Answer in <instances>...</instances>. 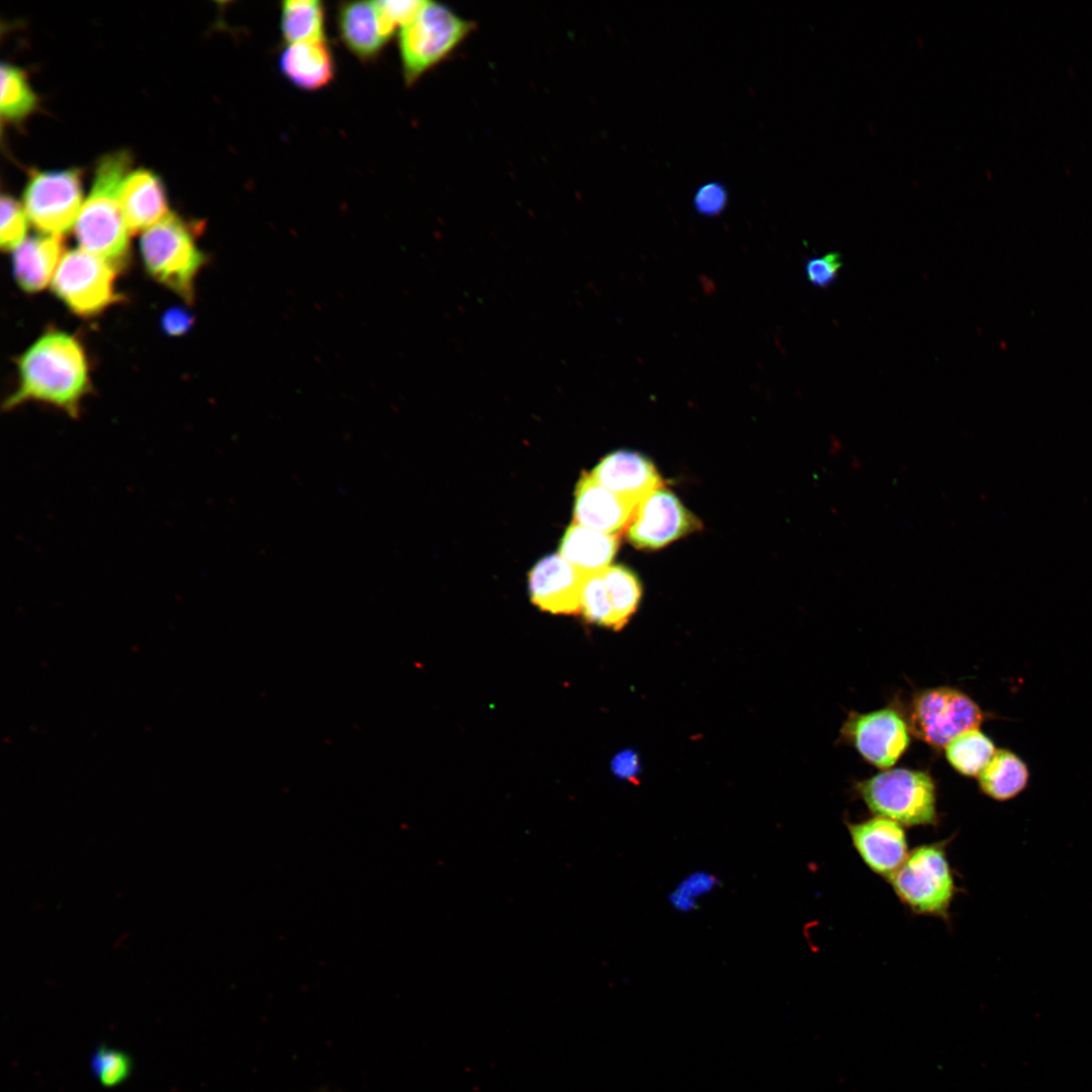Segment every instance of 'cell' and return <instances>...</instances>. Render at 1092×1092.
I'll return each mask as SVG.
<instances>
[{"label": "cell", "mask_w": 1092, "mask_h": 1092, "mask_svg": "<svg viewBox=\"0 0 1092 1092\" xmlns=\"http://www.w3.org/2000/svg\"><path fill=\"white\" fill-rule=\"evenodd\" d=\"M18 383L3 403L9 411L28 401L51 404L77 418L91 390L85 351L74 336L48 331L16 360Z\"/></svg>", "instance_id": "1"}, {"label": "cell", "mask_w": 1092, "mask_h": 1092, "mask_svg": "<svg viewBox=\"0 0 1092 1092\" xmlns=\"http://www.w3.org/2000/svg\"><path fill=\"white\" fill-rule=\"evenodd\" d=\"M130 165V154L123 150L99 160L89 196L75 222L80 249L101 258L117 271L127 266L130 253V233L119 203L120 185Z\"/></svg>", "instance_id": "2"}, {"label": "cell", "mask_w": 1092, "mask_h": 1092, "mask_svg": "<svg viewBox=\"0 0 1092 1092\" xmlns=\"http://www.w3.org/2000/svg\"><path fill=\"white\" fill-rule=\"evenodd\" d=\"M195 229L170 212L140 240L147 272L187 303L193 302L196 277L208 260L196 244Z\"/></svg>", "instance_id": "3"}, {"label": "cell", "mask_w": 1092, "mask_h": 1092, "mask_svg": "<svg viewBox=\"0 0 1092 1092\" xmlns=\"http://www.w3.org/2000/svg\"><path fill=\"white\" fill-rule=\"evenodd\" d=\"M948 841L916 846L887 880L900 902L915 915L949 920L950 906L961 889L948 859Z\"/></svg>", "instance_id": "4"}, {"label": "cell", "mask_w": 1092, "mask_h": 1092, "mask_svg": "<svg viewBox=\"0 0 1092 1092\" xmlns=\"http://www.w3.org/2000/svg\"><path fill=\"white\" fill-rule=\"evenodd\" d=\"M855 790L875 816L902 826H936V788L922 770L894 768L857 782Z\"/></svg>", "instance_id": "5"}, {"label": "cell", "mask_w": 1092, "mask_h": 1092, "mask_svg": "<svg viewBox=\"0 0 1092 1092\" xmlns=\"http://www.w3.org/2000/svg\"><path fill=\"white\" fill-rule=\"evenodd\" d=\"M472 24L448 7L426 1L419 14L400 28L399 53L404 81L413 84L449 56L468 35Z\"/></svg>", "instance_id": "6"}, {"label": "cell", "mask_w": 1092, "mask_h": 1092, "mask_svg": "<svg viewBox=\"0 0 1092 1092\" xmlns=\"http://www.w3.org/2000/svg\"><path fill=\"white\" fill-rule=\"evenodd\" d=\"M116 269L82 249L64 254L52 280L56 296L75 314L92 317L119 300Z\"/></svg>", "instance_id": "7"}, {"label": "cell", "mask_w": 1092, "mask_h": 1092, "mask_svg": "<svg viewBox=\"0 0 1092 1092\" xmlns=\"http://www.w3.org/2000/svg\"><path fill=\"white\" fill-rule=\"evenodd\" d=\"M985 716L963 692L940 687L918 693L909 707V730L927 744L941 748L959 734L978 728Z\"/></svg>", "instance_id": "8"}, {"label": "cell", "mask_w": 1092, "mask_h": 1092, "mask_svg": "<svg viewBox=\"0 0 1092 1092\" xmlns=\"http://www.w3.org/2000/svg\"><path fill=\"white\" fill-rule=\"evenodd\" d=\"M82 203L79 169L31 171L23 191L29 221L44 235L62 236L75 225Z\"/></svg>", "instance_id": "9"}, {"label": "cell", "mask_w": 1092, "mask_h": 1092, "mask_svg": "<svg viewBox=\"0 0 1092 1092\" xmlns=\"http://www.w3.org/2000/svg\"><path fill=\"white\" fill-rule=\"evenodd\" d=\"M909 731L901 714L888 707L867 714L850 713L841 735L867 761L888 769L906 751Z\"/></svg>", "instance_id": "10"}, {"label": "cell", "mask_w": 1092, "mask_h": 1092, "mask_svg": "<svg viewBox=\"0 0 1092 1092\" xmlns=\"http://www.w3.org/2000/svg\"><path fill=\"white\" fill-rule=\"evenodd\" d=\"M697 519L662 487L643 498L628 525V538L639 548L657 549L694 531Z\"/></svg>", "instance_id": "11"}, {"label": "cell", "mask_w": 1092, "mask_h": 1092, "mask_svg": "<svg viewBox=\"0 0 1092 1092\" xmlns=\"http://www.w3.org/2000/svg\"><path fill=\"white\" fill-rule=\"evenodd\" d=\"M851 843L876 875L886 881L899 869L909 853L904 826L881 816L845 823Z\"/></svg>", "instance_id": "12"}, {"label": "cell", "mask_w": 1092, "mask_h": 1092, "mask_svg": "<svg viewBox=\"0 0 1092 1092\" xmlns=\"http://www.w3.org/2000/svg\"><path fill=\"white\" fill-rule=\"evenodd\" d=\"M585 574L559 553L539 560L529 572L533 603L552 614L580 612V592Z\"/></svg>", "instance_id": "13"}, {"label": "cell", "mask_w": 1092, "mask_h": 1092, "mask_svg": "<svg viewBox=\"0 0 1092 1092\" xmlns=\"http://www.w3.org/2000/svg\"><path fill=\"white\" fill-rule=\"evenodd\" d=\"M589 474L604 487L636 505L662 487L653 464L644 456L629 451L607 455Z\"/></svg>", "instance_id": "14"}, {"label": "cell", "mask_w": 1092, "mask_h": 1092, "mask_svg": "<svg viewBox=\"0 0 1092 1092\" xmlns=\"http://www.w3.org/2000/svg\"><path fill=\"white\" fill-rule=\"evenodd\" d=\"M637 507L598 483L589 473L583 472L575 488L573 522L617 535L629 525Z\"/></svg>", "instance_id": "15"}, {"label": "cell", "mask_w": 1092, "mask_h": 1092, "mask_svg": "<svg viewBox=\"0 0 1092 1092\" xmlns=\"http://www.w3.org/2000/svg\"><path fill=\"white\" fill-rule=\"evenodd\" d=\"M119 203L130 234L145 232L170 212L164 185L147 169L129 172L119 189Z\"/></svg>", "instance_id": "16"}, {"label": "cell", "mask_w": 1092, "mask_h": 1092, "mask_svg": "<svg viewBox=\"0 0 1092 1092\" xmlns=\"http://www.w3.org/2000/svg\"><path fill=\"white\" fill-rule=\"evenodd\" d=\"M63 242L62 236L42 234L25 239L13 250V275L23 291L38 292L53 280L64 256Z\"/></svg>", "instance_id": "17"}, {"label": "cell", "mask_w": 1092, "mask_h": 1092, "mask_svg": "<svg viewBox=\"0 0 1092 1092\" xmlns=\"http://www.w3.org/2000/svg\"><path fill=\"white\" fill-rule=\"evenodd\" d=\"M279 67L289 81L304 90L326 86L335 71L325 38L289 43L280 56Z\"/></svg>", "instance_id": "18"}, {"label": "cell", "mask_w": 1092, "mask_h": 1092, "mask_svg": "<svg viewBox=\"0 0 1092 1092\" xmlns=\"http://www.w3.org/2000/svg\"><path fill=\"white\" fill-rule=\"evenodd\" d=\"M617 535L599 532L573 522L566 529L559 554L585 575L610 567L618 549Z\"/></svg>", "instance_id": "19"}, {"label": "cell", "mask_w": 1092, "mask_h": 1092, "mask_svg": "<svg viewBox=\"0 0 1092 1092\" xmlns=\"http://www.w3.org/2000/svg\"><path fill=\"white\" fill-rule=\"evenodd\" d=\"M340 36L359 59L376 57L388 40L380 26L375 1L344 3L338 14Z\"/></svg>", "instance_id": "20"}, {"label": "cell", "mask_w": 1092, "mask_h": 1092, "mask_svg": "<svg viewBox=\"0 0 1092 1092\" xmlns=\"http://www.w3.org/2000/svg\"><path fill=\"white\" fill-rule=\"evenodd\" d=\"M978 777L984 794L997 801H1006L1024 790L1029 771L1015 753L997 749Z\"/></svg>", "instance_id": "21"}, {"label": "cell", "mask_w": 1092, "mask_h": 1092, "mask_svg": "<svg viewBox=\"0 0 1092 1092\" xmlns=\"http://www.w3.org/2000/svg\"><path fill=\"white\" fill-rule=\"evenodd\" d=\"M281 31L288 43L324 39L325 7L318 0H289L282 3Z\"/></svg>", "instance_id": "22"}, {"label": "cell", "mask_w": 1092, "mask_h": 1092, "mask_svg": "<svg viewBox=\"0 0 1092 1092\" xmlns=\"http://www.w3.org/2000/svg\"><path fill=\"white\" fill-rule=\"evenodd\" d=\"M995 751L992 740L978 728L959 734L945 746L948 762L966 777H978Z\"/></svg>", "instance_id": "23"}, {"label": "cell", "mask_w": 1092, "mask_h": 1092, "mask_svg": "<svg viewBox=\"0 0 1092 1092\" xmlns=\"http://www.w3.org/2000/svg\"><path fill=\"white\" fill-rule=\"evenodd\" d=\"M37 98L25 73L11 64L1 65V115L8 121H20L33 111Z\"/></svg>", "instance_id": "24"}, {"label": "cell", "mask_w": 1092, "mask_h": 1092, "mask_svg": "<svg viewBox=\"0 0 1092 1092\" xmlns=\"http://www.w3.org/2000/svg\"><path fill=\"white\" fill-rule=\"evenodd\" d=\"M603 575L615 615L616 629H620L638 606L640 584L629 569L619 565L608 567Z\"/></svg>", "instance_id": "25"}, {"label": "cell", "mask_w": 1092, "mask_h": 1092, "mask_svg": "<svg viewBox=\"0 0 1092 1092\" xmlns=\"http://www.w3.org/2000/svg\"><path fill=\"white\" fill-rule=\"evenodd\" d=\"M89 1065L99 1084L107 1088L124 1083L133 1070V1060L128 1053L106 1043L94 1050Z\"/></svg>", "instance_id": "26"}, {"label": "cell", "mask_w": 1092, "mask_h": 1092, "mask_svg": "<svg viewBox=\"0 0 1092 1092\" xmlns=\"http://www.w3.org/2000/svg\"><path fill=\"white\" fill-rule=\"evenodd\" d=\"M603 572L585 575L580 592V612L590 623L616 629L615 615Z\"/></svg>", "instance_id": "27"}, {"label": "cell", "mask_w": 1092, "mask_h": 1092, "mask_svg": "<svg viewBox=\"0 0 1092 1092\" xmlns=\"http://www.w3.org/2000/svg\"><path fill=\"white\" fill-rule=\"evenodd\" d=\"M0 204V245L4 251L15 250L24 241L28 217L24 207L9 195L3 194Z\"/></svg>", "instance_id": "28"}, {"label": "cell", "mask_w": 1092, "mask_h": 1092, "mask_svg": "<svg viewBox=\"0 0 1092 1092\" xmlns=\"http://www.w3.org/2000/svg\"><path fill=\"white\" fill-rule=\"evenodd\" d=\"M426 1L380 0L375 6L384 36L389 39L397 26L410 23L422 10Z\"/></svg>", "instance_id": "29"}, {"label": "cell", "mask_w": 1092, "mask_h": 1092, "mask_svg": "<svg viewBox=\"0 0 1092 1092\" xmlns=\"http://www.w3.org/2000/svg\"><path fill=\"white\" fill-rule=\"evenodd\" d=\"M842 265L841 254L839 252H829L822 256L807 259L804 270L811 285L826 289L836 282Z\"/></svg>", "instance_id": "30"}, {"label": "cell", "mask_w": 1092, "mask_h": 1092, "mask_svg": "<svg viewBox=\"0 0 1092 1092\" xmlns=\"http://www.w3.org/2000/svg\"><path fill=\"white\" fill-rule=\"evenodd\" d=\"M714 877L707 874H695L684 881L677 891L672 894L671 901L675 907L681 910H690L694 905L695 897H699L710 891L715 885Z\"/></svg>", "instance_id": "31"}, {"label": "cell", "mask_w": 1092, "mask_h": 1092, "mask_svg": "<svg viewBox=\"0 0 1092 1092\" xmlns=\"http://www.w3.org/2000/svg\"><path fill=\"white\" fill-rule=\"evenodd\" d=\"M728 195L725 187L717 182L702 185L695 194V209L706 216L721 213L727 205Z\"/></svg>", "instance_id": "32"}, {"label": "cell", "mask_w": 1092, "mask_h": 1092, "mask_svg": "<svg viewBox=\"0 0 1092 1092\" xmlns=\"http://www.w3.org/2000/svg\"><path fill=\"white\" fill-rule=\"evenodd\" d=\"M193 324V316L184 308L173 307L162 316V328L170 336L186 333Z\"/></svg>", "instance_id": "33"}, {"label": "cell", "mask_w": 1092, "mask_h": 1092, "mask_svg": "<svg viewBox=\"0 0 1092 1092\" xmlns=\"http://www.w3.org/2000/svg\"><path fill=\"white\" fill-rule=\"evenodd\" d=\"M615 774L622 778H630L637 771V760L633 753L623 752L617 755L613 761Z\"/></svg>", "instance_id": "34"}]
</instances>
